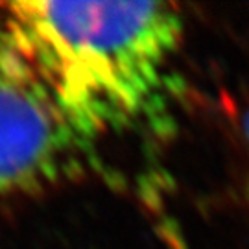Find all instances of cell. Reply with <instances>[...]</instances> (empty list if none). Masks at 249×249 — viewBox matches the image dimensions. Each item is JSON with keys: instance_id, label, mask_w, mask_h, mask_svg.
Masks as SVG:
<instances>
[{"instance_id": "6da1fadb", "label": "cell", "mask_w": 249, "mask_h": 249, "mask_svg": "<svg viewBox=\"0 0 249 249\" xmlns=\"http://www.w3.org/2000/svg\"><path fill=\"white\" fill-rule=\"evenodd\" d=\"M0 28L65 122L87 146L157 115L183 17L166 2L6 6Z\"/></svg>"}, {"instance_id": "7a4b0ae2", "label": "cell", "mask_w": 249, "mask_h": 249, "mask_svg": "<svg viewBox=\"0 0 249 249\" xmlns=\"http://www.w3.org/2000/svg\"><path fill=\"white\" fill-rule=\"evenodd\" d=\"M87 150L0 28V199L52 185Z\"/></svg>"}, {"instance_id": "3957f363", "label": "cell", "mask_w": 249, "mask_h": 249, "mask_svg": "<svg viewBox=\"0 0 249 249\" xmlns=\"http://www.w3.org/2000/svg\"><path fill=\"white\" fill-rule=\"evenodd\" d=\"M242 127H244V137H246V141L249 142V109L246 111L244 118H242Z\"/></svg>"}]
</instances>
